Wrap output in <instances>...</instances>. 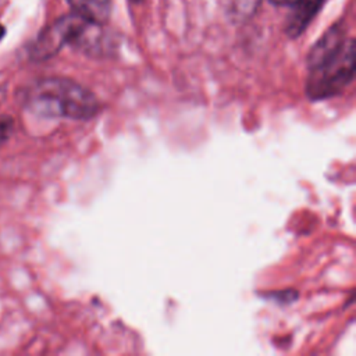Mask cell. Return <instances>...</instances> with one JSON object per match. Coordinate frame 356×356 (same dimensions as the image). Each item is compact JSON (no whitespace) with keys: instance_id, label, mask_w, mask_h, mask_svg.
<instances>
[{"instance_id":"1","label":"cell","mask_w":356,"mask_h":356,"mask_svg":"<svg viewBox=\"0 0 356 356\" xmlns=\"http://www.w3.org/2000/svg\"><path fill=\"white\" fill-rule=\"evenodd\" d=\"M25 106L35 115L86 121L100 111L97 96L81 83L61 76L43 78L25 92Z\"/></svg>"},{"instance_id":"2","label":"cell","mask_w":356,"mask_h":356,"mask_svg":"<svg viewBox=\"0 0 356 356\" xmlns=\"http://www.w3.org/2000/svg\"><path fill=\"white\" fill-rule=\"evenodd\" d=\"M100 25L75 13L64 15L38 36L31 49V57L43 61L56 56L64 46H71L90 56L100 54L104 42Z\"/></svg>"},{"instance_id":"3","label":"cell","mask_w":356,"mask_h":356,"mask_svg":"<svg viewBox=\"0 0 356 356\" xmlns=\"http://www.w3.org/2000/svg\"><path fill=\"white\" fill-rule=\"evenodd\" d=\"M355 78V40L346 39L343 46L309 68L306 96L310 102H320L341 95Z\"/></svg>"},{"instance_id":"4","label":"cell","mask_w":356,"mask_h":356,"mask_svg":"<svg viewBox=\"0 0 356 356\" xmlns=\"http://www.w3.org/2000/svg\"><path fill=\"white\" fill-rule=\"evenodd\" d=\"M325 0H296L285 24V33L295 39L305 32Z\"/></svg>"},{"instance_id":"5","label":"cell","mask_w":356,"mask_h":356,"mask_svg":"<svg viewBox=\"0 0 356 356\" xmlns=\"http://www.w3.org/2000/svg\"><path fill=\"white\" fill-rule=\"evenodd\" d=\"M345 42H346V38H345L343 26L339 24L331 26L310 49L307 54V68L317 65L323 60L337 53L343 46Z\"/></svg>"},{"instance_id":"6","label":"cell","mask_w":356,"mask_h":356,"mask_svg":"<svg viewBox=\"0 0 356 356\" xmlns=\"http://www.w3.org/2000/svg\"><path fill=\"white\" fill-rule=\"evenodd\" d=\"M75 14L90 19L97 24H103L110 15V0H67Z\"/></svg>"},{"instance_id":"7","label":"cell","mask_w":356,"mask_h":356,"mask_svg":"<svg viewBox=\"0 0 356 356\" xmlns=\"http://www.w3.org/2000/svg\"><path fill=\"white\" fill-rule=\"evenodd\" d=\"M14 132V120L8 115H0V146L6 143Z\"/></svg>"},{"instance_id":"8","label":"cell","mask_w":356,"mask_h":356,"mask_svg":"<svg viewBox=\"0 0 356 356\" xmlns=\"http://www.w3.org/2000/svg\"><path fill=\"white\" fill-rule=\"evenodd\" d=\"M268 1L275 6H292L296 0H268Z\"/></svg>"},{"instance_id":"9","label":"cell","mask_w":356,"mask_h":356,"mask_svg":"<svg viewBox=\"0 0 356 356\" xmlns=\"http://www.w3.org/2000/svg\"><path fill=\"white\" fill-rule=\"evenodd\" d=\"M3 35H4V28L0 25V39L3 38Z\"/></svg>"},{"instance_id":"10","label":"cell","mask_w":356,"mask_h":356,"mask_svg":"<svg viewBox=\"0 0 356 356\" xmlns=\"http://www.w3.org/2000/svg\"><path fill=\"white\" fill-rule=\"evenodd\" d=\"M131 1H135V3H136V1H139V0H131Z\"/></svg>"}]
</instances>
